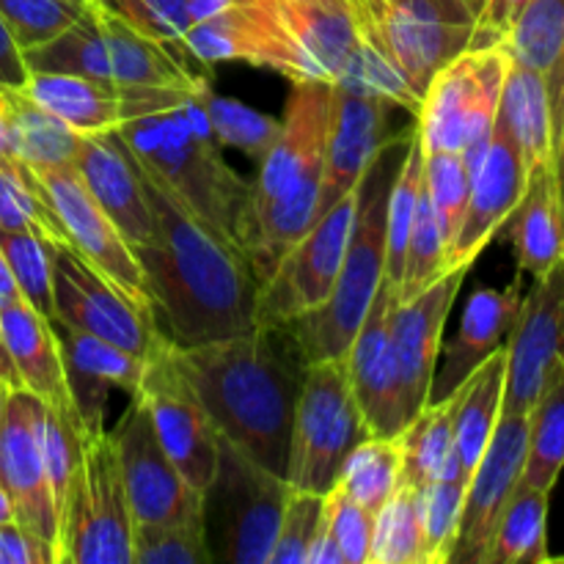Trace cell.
Returning a JSON list of instances; mask_svg holds the SVG:
<instances>
[{"mask_svg": "<svg viewBox=\"0 0 564 564\" xmlns=\"http://www.w3.org/2000/svg\"><path fill=\"white\" fill-rule=\"evenodd\" d=\"M424 187V149L419 138V124L408 141L405 154L400 160L394 182H391L389 204H386V279L391 286H400L402 268H405L408 240H411L413 220H416L419 198Z\"/></svg>", "mask_w": 564, "mask_h": 564, "instance_id": "cell-38", "label": "cell"}, {"mask_svg": "<svg viewBox=\"0 0 564 564\" xmlns=\"http://www.w3.org/2000/svg\"><path fill=\"white\" fill-rule=\"evenodd\" d=\"M527 165L518 154L512 138L499 124L490 132L482 154L471 169V191L460 226L446 251L449 270L471 268L479 253L499 237L510 215L516 213L523 191H527Z\"/></svg>", "mask_w": 564, "mask_h": 564, "instance_id": "cell-20", "label": "cell"}, {"mask_svg": "<svg viewBox=\"0 0 564 564\" xmlns=\"http://www.w3.org/2000/svg\"><path fill=\"white\" fill-rule=\"evenodd\" d=\"M549 490L518 485L494 529L482 564H549Z\"/></svg>", "mask_w": 564, "mask_h": 564, "instance_id": "cell-34", "label": "cell"}, {"mask_svg": "<svg viewBox=\"0 0 564 564\" xmlns=\"http://www.w3.org/2000/svg\"><path fill=\"white\" fill-rule=\"evenodd\" d=\"M352 9V14H356L358 25H361V33L364 39H367L372 47H378L380 53H386L383 44H380V33H378V22H380V14H383V6L386 0H347ZM389 55V53H386ZM391 58V55H389Z\"/></svg>", "mask_w": 564, "mask_h": 564, "instance_id": "cell-54", "label": "cell"}, {"mask_svg": "<svg viewBox=\"0 0 564 564\" xmlns=\"http://www.w3.org/2000/svg\"><path fill=\"white\" fill-rule=\"evenodd\" d=\"M6 389H9V386L0 383V411H3V394H6Z\"/></svg>", "mask_w": 564, "mask_h": 564, "instance_id": "cell-61", "label": "cell"}, {"mask_svg": "<svg viewBox=\"0 0 564 564\" xmlns=\"http://www.w3.org/2000/svg\"><path fill=\"white\" fill-rule=\"evenodd\" d=\"M132 564H213L204 538V510L180 521L135 523Z\"/></svg>", "mask_w": 564, "mask_h": 564, "instance_id": "cell-40", "label": "cell"}, {"mask_svg": "<svg viewBox=\"0 0 564 564\" xmlns=\"http://www.w3.org/2000/svg\"><path fill=\"white\" fill-rule=\"evenodd\" d=\"M505 44L512 61L545 77L554 127H560L564 108V0H527L512 20Z\"/></svg>", "mask_w": 564, "mask_h": 564, "instance_id": "cell-31", "label": "cell"}, {"mask_svg": "<svg viewBox=\"0 0 564 564\" xmlns=\"http://www.w3.org/2000/svg\"><path fill=\"white\" fill-rule=\"evenodd\" d=\"M521 303V279H516L505 290L482 286V290L468 297L457 336L441 347L444 364L433 375L427 405L430 402L449 400L494 352H499L507 345V336L516 325Z\"/></svg>", "mask_w": 564, "mask_h": 564, "instance_id": "cell-26", "label": "cell"}, {"mask_svg": "<svg viewBox=\"0 0 564 564\" xmlns=\"http://www.w3.org/2000/svg\"><path fill=\"white\" fill-rule=\"evenodd\" d=\"M323 518L334 534L336 545H339L341 556H345V564H369L375 512L352 501L339 488H330L325 494Z\"/></svg>", "mask_w": 564, "mask_h": 564, "instance_id": "cell-50", "label": "cell"}, {"mask_svg": "<svg viewBox=\"0 0 564 564\" xmlns=\"http://www.w3.org/2000/svg\"><path fill=\"white\" fill-rule=\"evenodd\" d=\"M72 169L132 248L152 240L158 231L154 209L149 204L135 158L124 147L119 132L80 135Z\"/></svg>", "mask_w": 564, "mask_h": 564, "instance_id": "cell-24", "label": "cell"}, {"mask_svg": "<svg viewBox=\"0 0 564 564\" xmlns=\"http://www.w3.org/2000/svg\"><path fill=\"white\" fill-rule=\"evenodd\" d=\"M158 231L132 248L152 292L154 317L176 347H198L257 325L259 281L237 242L187 213L138 165Z\"/></svg>", "mask_w": 564, "mask_h": 564, "instance_id": "cell-1", "label": "cell"}, {"mask_svg": "<svg viewBox=\"0 0 564 564\" xmlns=\"http://www.w3.org/2000/svg\"><path fill=\"white\" fill-rule=\"evenodd\" d=\"M468 3V9L474 11V14H477V20L479 17H482V11H485V0H466Z\"/></svg>", "mask_w": 564, "mask_h": 564, "instance_id": "cell-60", "label": "cell"}, {"mask_svg": "<svg viewBox=\"0 0 564 564\" xmlns=\"http://www.w3.org/2000/svg\"><path fill=\"white\" fill-rule=\"evenodd\" d=\"M468 268H455L411 301H394L391 308V339L402 380V411L411 422L430 400L435 367H438L444 328L457 301Z\"/></svg>", "mask_w": 564, "mask_h": 564, "instance_id": "cell-23", "label": "cell"}, {"mask_svg": "<svg viewBox=\"0 0 564 564\" xmlns=\"http://www.w3.org/2000/svg\"><path fill=\"white\" fill-rule=\"evenodd\" d=\"M408 124L400 135H391L358 185V209L352 220L350 242L341 259L334 290L323 306L286 323L295 336L303 361H334L345 358L386 279V204L400 160L413 135Z\"/></svg>", "mask_w": 564, "mask_h": 564, "instance_id": "cell-4", "label": "cell"}, {"mask_svg": "<svg viewBox=\"0 0 564 564\" xmlns=\"http://www.w3.org/2000/svg\"><path fill=\"white\" fill-rule=\"evenodd\" d=\"M44 402L25 389H6L0 411V482L9 490L14 518L47 543L58 564V507L50 488L42 446Z\"/></svg>", "mask_w": 564, "mask_h": 564, "instance_id": "cell-15", "label": "cell"}, {"mask_svg": "<svg viewBox=\"0 0 564 564\" xmlns=\"http://www.w3.org/2000/svg\"><path fill=\"white\" fill-rule=\"evenodd\" d=\"M0 564H55V554L47 543L11 521L0 523Z\"/></svg>", "mask_w": 564, "mask_h": 564, "instance_id": "cell-51", "label": "cell"}, {"mask_svg": "<svg viewBox=\"0 0 564 564\" xmlns=\"http://www.w3.org/2000/svg\"><path fill=\"white\" fill-rule=\"evenodd\" d=\"M204 110H207L209 130L220 149H237L246 158L262 160L270 152L281 130V121L268 113L248 108L231 97H220L209 88L204 94Z\"/></svg>", "mask_w": 564, "mask_h": 564, "instance_id": "cell-41", "label": "cell"}, {"mask_svg": "<svg viewBox=\"0 0 564 564\" xmlns=\"http://www.w3.org/2000/svg\"><path fill=\"white\" fill-rule=\"evenodd\" d=\"M64 352L66 380H69L72 405L77 416V433H105V413H108V391L119 389L135 394L143 380L147 361L110 341L91 334L55 323Z\"/></svg>", "mask_w": 564, "mask_h": 564, "instance_id": "cell-25", "label": "cell"}, {"mask_svg": "<svg viewBox=\"0 0 564 564\" xmlns=\"http://www.w3.org/2000/svg\"><path fill=\"white\" fill-rule=\"evenodd\" d=\"M369 564H427L416 485L402 482L375 512Z\"/></svg>", "mask_w": 564, "mask_h": 564, "instance_id": "cell-39", "label": "cell"}, {"mask_svg": "<svg viewBox=\"0 0 564 564\" xmlns=\"http://www.w3.org/2000/svg\"><path fill=\"white\" fill-rule=\"evenodd\" d=\"M50 209L58 218L64 242L105 281L116 286L132 306L149 319L154 317L152 292L130 242L121 237L113 220L99 209L91 193L72 165H36L33 169Z\"/></svg>", "mask_w": 564, "mask_h": 564, "instance_id": "cell-11", "label": "cell"}, {"mask_svg": "<svg viewBox=\"0 0 564 564\" xmlns=\"http://www.w3.org/2000/svg\"><path fill=\"white\" fill-rule=\"evenodd\" d=\"M356 209L358 191H352L290 248L273 275L259 286L257 323L286 325L323 306L339 275Z\"/></svg>", "mask_w": 564, "mask_h": 564, "instance_id": "cell-14", "label": "cell"}, {"mask_svg": "<svg viewBox=\"0 0 564 564\" xmlns=\"http://www.w3.org/2000/svg\"><path fill=\"white\" fill-rule=\"evenodd\" d=\"M402 471L405 482L422 485L438 482V479L463 477L460 457L455 446V430H452V402H430L424 405L405 427L400 430Z\"/></svg>", "mask_w": 564, "mask_h": 564, "instance_id": "cell-35", "label": "cell"}, {"mask_svg": "<svg viewBox=\"0 0 564 564\" xmlns=\"http://www.w3.org/2000/svg\"><path fill=\"white\" fill-rule=\"evenodd\" d=\"M132 518L110 433L80 435L58 507V564H132Z\"/></svg>", "mask_w": 564, "mask_h": 564, "instance_id": "cell-6", "label": "cell"}, {"mask_svg": "<svg viewBox=\"0 0 564 564\" xmlns=\"http://www.w3.org/2000/svg\"><path fill=\"white\" fill-rule=\"evenodd\" d=\"M11 521H17L14 505H11L9 490H6L3 482H0V523H11Z\"/></svg>", "mask_w": 564, "mask_h": 564, "instance_id": "cell-59", "label": "cell"}, {"mask_svg": "<svg viewBox=\"0 0 564 564\" xmlns=\"http://www.w3.org/2000/svg\"><path fill=\"white\" fill-rule=\"evenodd\" d=\"M466 477L438 479L419 488L424 527V554L427 564H452L457 534H460L463 501H466Z\"/></svg>", "mask_w": 564, "mask_h": 564, "instance_id": "cell-44", "label": "cell"}, {"mask_svg": "<svg viewBox=\"0 0 564 564\" xmlns=\"http://www.w3.org/2000/svg\"><path fill=\"white\" fill-rule=\"evenodd\" d=\"M334 83L297 80L286 99L281 130L248 182V204H303L319 207L325 141H328Z\"/></svg>", "mask_w": 564, "mask_h": 564, "instance_id": "cell-9", "label": "cell"}, {"mask_svg": "<svg viewBox=\"0 0 564 564\" xmlns=\"http://www.w3.org/2000/svg\"><path fill=\"white\" fill-rule=\"evenodd\" d=\"M325 496L306 494V490H292L286 510L281 516L279 534H275L273 554L268 564H303L306 562L308 545L323 523Z\"/></svg>", "mask_w": 564, "mask_h": 564, "instance_id": "cell-49", "label": "cell"}, {"mask_svg": "<svg viewBox=\"0 0 564 564\" xmlns=\"http://www.w3.org/2000/svg\"><path fill=\"white\" fill-rule=\"evenodd\" d=\"M0 334H3L11 364L20 375L22 389L39 397L44 405L66 413L77 427L64 352H61V339L53 319L39 314L31 303L20 297L0 308Z\"/></svg>", "mask_w": 564, "mask_h": 564, "instance_id": "cell-27", "label": "cell"}, {"mask_svg": "<svg viewBox=\"0 0 564 564\" xmlns=\"http://www.w3.org/2000/svg\"><path fill=\"white\" fill-rule=\"evenodd\" d=\"M91 3L124 20L135 31L147 33V36L158 39V42L171 44L185 58H191L185 50V33L193 25L187 0H91Z\"/></svg>", "mask_w": 564, "mask_h": 564, "instance_id": "cell-47", "label": "cell"}, {"mask_svg": "<svg viewBox=\"0 0 564 564\" xmlns=\"http://www.w3.org/2000/svg\"><path fill=\"white\" fill-rule=\"evenodd\" d=\"M562 562H564V560H562Z\"/></svg>", "mask_w": 564, "mask_h": 564, "instance_id": "cell-62", "label": "cell"}, {"mask_svg": "<svg viewBox=\"0 0 564 564\" xmlns=\"http://www.w3.org/2000/svg\"><path fill=\"white\" fill-rule=\"evenodd\" d=\"M564 468V364L556 367L543 394L529 411V441L523 485L554 490Z\"/></svg>", "mask_w": 564, "mask_h": 564, "instance_id": "cell-37", "label": "cell"}, {"mask_svg": "<svg viewBox=\"0 0 564 564\" xmlns=\"http://www.w3.org/2000/svg\"><path fill=\"white\" fill-rule=\"evenodd\" d=\"M28 66L25 58H22L20 44L11 36L9 25L0 17V88H14V91H22L28 83Z\"/></svg>", "mask_w": 564, "mask_h": 564, "instance_id": "cell-53", "label": "cell"}, {"mask_svg": "<svg viewBox=\"0 0 564 564\" xmlns=\"http://www.w3.org/2000/svg\"><path fill=\"white\" fill-rule=\"evenodd\" d=\"M479 20L466 0H386L380 44L422 97L435 75L477 44Z\"/></svg>", "mask_w": 564, "mask_h": 564, "instance_id": "cell-16", "label": "cell"}, {"mask_svg": "<svg viewBox=\"0 0 564 564\" xmlns=\"http://www.w3.org/2000/svg\"><path fill=\"white\" fill-rule=\"evenodd\" d=\"M22 94L58 116L80 135L110 132L124 119L121 88L97 77L66 75V72H31Z\"/></svg>", "mask_w": 564, "mask_h": 564, "instance_id": "cell-30", "label": "cell"}, {"mask_svg": "<svg viewBox=\"0 0 564 564\" xmlns=\"http://www.w3.org/2000/svg\"><path fill=\"white\" fill-rule=\"evenodd\" d=\"M523 3H527V0H485V11L482 17H479L477 44H474V47L505 42L507 31H510L512 20H516V14L521 11Z\"/></svg>", "mask_w": 564, "mask_h": 564, "instance_id": "cell-52", "label": "cell"}, {"mask_svg": "<svg viewBox=\"0 0 564 564\" xmlns=\"http://www.w3.org/2000/svg\"><path fill=\"white\" fill-rule=\"evenodd\" d=\"M507 378L501 413H529L556 367L564 364V259L523 295L505 345Z\"/></svg>", "mask_w": 564, "mask_h": 564, "instance_id": "cell-18", "label": "cell"}, {"mask_svg": "<svg viewBox=\"0 0 564 564\" xmlns=\"http://www.w3.org/2000/svg\"><path fill=\"white\" fill-rule=\"evenodd\" d=\"M86 6L88 0H0V17L25 53L61 36Z\"/></svg>", "mask_w": 564, "mask_h": 564, "instance_id": "cell-46", "label": "cell"}, {"mask_svg": "<svg viewBox=\"0 0 564 564\" xmlns=\"http://www.w3.org/2000/svg\"><path fill=\"white\" fill-rule=\"evenodd\" d=\"M292 490L284 477L218 433V463L202 494L213 564H268Z\"/></svg>", "mask_w": 564, "mask_h": 564, "instance_id": "cell-5", "label": "cell"}, {"mask_svg": "<svg viewBox=\"0 0 564 564\" xmlns=\"http://www.w3.org/2000/svg\"><path fill=\"white\" fill-rule=\"evenodd\" d=\"M50 246L53 240L33 235V231H0V248H3L22 301L53 319V253H50Z\"/></svg>", "mask_w": 564, "mask_h": 564, "instance_id": "cell-43", "label": "cell"}, {"mask_svg": "<svg viewBox=\"0 0 564 564\" xmlns=\"http://www.w3.org/2000/svg\"><path fill=\"white\" fill-rule=\"evenodd\" d=\"M405 482L402 471V449L397 435H367L356 444L341 463L339 479L334 488L350 496L369 512H378L394 490Z\"/></svg>", "mask_w": 564, "mask_h": 564, "instance_id": "cell-36", "label": "cell"}, {"mask_svg": "<svg viewBox=\"0 0 564 564\" xmlns=\"http://www.w3.org/2000/svg\"><path fill=\"white\" fill-rule=\"evenodd\" d=\"M516 248L518 270L532 279H543L564 259V215L556 185L554 163L532 171L516 213L505 224ZM501 229V231H505Z\"/></svg>", "mask_w": 564, "mask_h": 564, "instance_id": "cell-28", "label": "cell"}, {"mask_svg": "<svg viewBox=\"0 0 564 564\" xmlns=\"http://www.w3.org/2000/svg\"><path fill=\"white\" fill-rule=\"evenodd\" d=\"M0 231H33L53 242H64V231L39 180H17L6 171H0Z\"/></svg>", "mask_w": 564, "mask_h": 564, "instance_id": "cell-48", "label": "cell"}, {"mask_svg": "<svg viewBox=\"0 0 564 564\" xmlns=\"http://www.w3.org/2000/svg\"><path fill=\"white\" fill-rule=\"evenodd\" d=\"M507 356L505 347L488 358L455 394L452 402V430H455L457 457H460L463 477H471L479 457L488 449L490 435L501 419L505 402Z\"/></svg>", "mask_w": 564, "mask_h": 564, "instance_id": "cell-32", "label": "cell"}, {"mask_svg": "<svg viewBox=\"0 0 564 564\" xmlns=\"http://www.w3.org/2000/svg\"><path fill=\"white\" fill-rule=\"evenodd\" d=\"M496 124L512 138L527 165V174L554 163V110H551L549 86L540 72L510 61Z\"/></svg>", "mask_w": 564, "mask_h": 564, "instance_id": "cell-29", "label": "cell"}, {"mask_svg": "<svg viewBox=\"0 0 564 564\" xmlns=\"http://www.w3.org/2000/svg\"><path fill=\"white\" fill-rule=\"evenodd\" d=\"M554 171H556V185H560V202H562V215H564V108L560 116V127H556Z\"/></svg>", "mask_w": 564, "mask_h": 564, "instance_id": "cell-57", "label": "cell"}, {"mask_svg": "<svg viewBox=\"0 0 564 564\" xmlns=\"http://www.w3.org/2000/svg\"><path fill=\"white\" fill-rule=\"evenodd\" d=\"M176 356L215 430L284 477L292 416L306 375L290 328L257 323L229 339L176 347Z\"/></svg>", "mask_w": 564, "mask_h": 564, "instance_id": "cell-2", "label": "cell"}, {"mask_svg": "<svg viewBox=\"0 0 564 564\" xmlns=\"http://www.w3.org/2000/svg\"><path fill=\"white\" fill-rule=\"evenodd\" d=\"M446 251H449V240H446L438 215L422 187L416 220H413L411 240H408L405 268H402L400 286H397V301H411V297L422 295L441 275L449 273Z\"/></svg>", "mask_w": 564, "mask_h": 564, "instance_id": "cell-42", "label": "cell"}, {"mask_svg": "<svg viewBox=\"0 0 564 564\" xmlns=\"http://www.w3.org/2000/svg\"><path fill=\"white\" fill-rule=\"evenodd\" d=\"M185 50L196 64H248L297 80H328V72L297 42L268 0H231L185 33Z\"/></svg>", "mask_w": 564, "mask_h": 564, "instance_id": "cell-10", "label": "cell"}, {"mask_svg": "<svg viewBox=\"0 0 564 564\" xmlns=\"http://www.w3.org/2000/svg\"><path fill=\"white\" fill-rule=\"evenodd\" d=\"M529 413H501L488 449L479 457L477 468L466 482L460 534H457L452 562L482 564L494 529L505 512L507 501L516 494L527 466Z\"/></svg>", "mask_w": 564, "mask_h": 564, "instance_id": "cell-19", "label": "cell"}, {"mask_svg": "<svg viewBox=\"0 0 564 564\" xmlns=\"http://www.w3.org/2000/svg\"><path fill=\"white\" fill-rule=\"evenodd\" d=\"M50 253H53V323L110 341L143 361L169 345V336L160 330V325L138 312L66 242H53Z\"/></svg>", "mask_w": 564, "mask_h": 564, "instance_id": "cell-12", "label": "cell"}, {"mask_svg": "<svg viewBox=\"0 0 564 564\" xmlns=\"http://www.w3.org/2000/svg\"><path fill=\"white\" fill-rule=\"evenodd\" d=\"M303 564H345V556H341L339 545H336L334 534H330L328 523H319L317 534H314L312 545H308V554H306V562Z\"/></svg>", "mask_w": 564, "mask_h": 564, "instance_id": "cell-55", "label": "cell"}, {"mask_svg": "<svg viewBox=\"0 0 564 564\" xmlns=\"http://www.w3.org/2000/svg\"><path fill=\"white\" fill-rule=\"evenodd\" d=\"M510 61L505 42L468 47L452 58L422 94L416 113L422 147L460 152L474 169L496 127Z\"/></svg>", "mask_w": 564, "mask_h": 564, "instance_id": "cell-8", "label": "cell"}, {"mask_svg": "<svg viewBox=\"0 0 564 564\" xmlns=\"http://www.w3.org/2000/svg\"><path fill=\"white\" fill-rule=\"evenodd\" d=\"M130 400V408L119 419L110 438L135 523L180 521L193 512H202V494L187 485L176 463L163 449L147 402L138 394H132Z\"/></svg>", "mask_w": 564, "mask_h": 564, "instance_id": "cell-17", "label": "cell"}, {"mask_svg": "<svg viewBox=\"0 0 564 564\" xmlns=\"http://www.w3.org/2000/svg\"><path fill=\"white\" fill-rule=\"evenodd\" d=\"M207 91V77L193 86L121 88L124 119L116 132L169 196L220 237L237 242L235 226L248 182L226 163L209 130Z\"/></svg>", "mask_w": 564, "mask_h": 564, "instance_id": "cell-3", "label": "cell"}, {"mask_svg": "<svg viewBox=\"0 0 564 564\" xmlns=\"http://www.w3.org/2000/svg\"><path fill=\"white\" fill-rule=\"evenodd\" d=\"M20 290H17V281L14 275H11L9 270V262H6V253L3 248H0V308L9 306V303L20 301Z\"/></svg>", "mask_w": 564, "mask_h": 564, "instance_id": "cell-56", "label": "cell"}, {"mask_svg": "<svg viewBox=\"0 0 564 564\" xmlns=\"http://www.w3.org/2000/svg\"><path fill=\"white\" fill-rule=\"evenodd\" d=\"M468 191H471V165L460 152L424 149V193H427L449 242L460 226Z\"/></svg>", "mask_w": 564, "mask_h": 564, "instance_id": "cell-45", "label": "cell"}, {"mask_svg": "<svg viewBox=\"0 0 564 564\" xmlns=\"http://www.w3.org/2000/svg\"><path fill=\"white\" fill-rule=\"evenodd\" d=\"M0 116H3L11 143H14V152L31 169L75 163L80 132H75L58 116L33 102L28 94L0 88Z\"/></svg>", "mask_w": 564, "mask_h": 564, "instance_id": "cell-33", "label": "cell"}, {"mask_svg": "<svg viewBox=\"0 0 564 564\" xmlns=\"http://www.w3.org/2000/svg\"><path fill=\"white\" fill-rule=\"evenodd\" d=\"M0 383H6V386H9V389H22L20 375H17L14 364H11L9 350H6L3 334H0Z\"/></svg>", "mask_w": 564, "mask_h": 564, "instance_id": "cell-58", "label": "cell"}, {"mask_svg": "<svg viewBox=\"0 0 564 564\" xmlns=\"http://www.w3.org/2000/svg\"><path fill=\"white\" fill-rule=\"evenodd\" d=\"M135 394L147 402L160 444L176 463L182 477L191 488L204 494L213 482L215 463H218V430L182 369L171 339L147 361Z\"/></svg>", "mask_w": 564, "mask_h": 564, "instance_id": "cell-13", "label": "cell"}, {"mask_svg": "<svg viewBox=\"0 0 564 564\" xmlns=\"http://www.w3.org/2000/svg\"><path fill=\"white\" fill-rule=\"evenodd\" d=\"M389 108L391 105L375 91L334 83L317 220L334 204L358 191L369 165L383 152L389 143Z\"/></svg>", "mask_w": 564, "mask_h": 564, "instance_id": "cell-21", "label": "cell"}, {"mask_svg": "<svg viewBox=\"0 0 564 564\" xmlns=\"http://www.w3.org/2000/svg\"><path fill=\"white\" fill-rule=\"evenodd\" d=\"M367 435L345 358L306 364L292 416L286 482L295 490L325 496L339 479L352 446Z\"/></svg>", "mask_w": 564, "mask_h": 564, "instance_id": "cell-7", "label": "cell"}, {"mask_svg": "<svg viewBox=\"0 0 564 564\" xmlns=\"http://www.w3.org/2000/svg\"><path fill=\"white\" fill-rule=\"evenodd\" d=\"M394 301V286L389 279H383L345 356L352 394L361 408L369 435H400V430L408 424L405 411H402L400 361H397L394 339H391Z\"/></svg>", "mask_w": 564, "mask_h": 564, "instance_id": "cell-22", "label": "cell"}]
</instances>
